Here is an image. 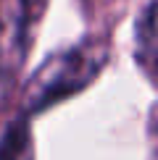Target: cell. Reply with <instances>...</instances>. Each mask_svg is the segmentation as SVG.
I'll return each instance as SVG.
<instances>
[{"instance_id":"4","label":"cell","mask_w":158,"mask_h":160,"mask_svg":"<svg viewBox=\"0 0 158 160\" xmlns=\"http://www.w3.org/2000/svg\"><path fill=\"white\" fill-rule=\"evenodd\" d=\"M153 26H155V13H153V3H148L140 24H137V55H140V63L148 76H153V58H155V29Z\"/></svg>"},{"instance_id":"1","label":"cell","mask_w":158,"mask_h":160,"mask_svg":"<svg viewBox=\"0 0 158 160\" xmlns=\"http://www.w3.org/2000/svg\"><path fill=\"white\" fill-rule=\"evenodd\" d=\"M105 61H108V48L100 39H84L69 50L50 55L26 84L21 97V113L32 116L74 92H82L103 71Z\"/></svg>"},{"instance_id":"5","label":"cell","mask_w":158,"mask_h":160,"mask_svg":"<svg viewBox=\"0 0 158 160\" xmlns=\"http://www.w3.org/2000/svg\"><path fill=\"white\" fill-rule=\"evenodd\" d=\"M11 82H13V74H8V71H5L3 66H0V105H3V95L8 92Z\"/></svg>"},{"instance_id":"2","label":"cell","mask_w":158,"mask_h":160,"mask_svg":"<svg viewBox=\"0 0 158 160\" xmlns=\"http://www.w3.org/2000/svg\"><path fill=\"white\" fill-rule=\"evenodd\" d=\"M45 3L48 0H0V66L8 74H16L24 63Z\"/></svg>"},{"instance_id":"3","label":"cell","mask_w":158,"mask_h":160,"mask_svg":"<svg viewBox=\"0 0 158 160\" xmlns=\"http://www.w3.org/2000/svg\"><path fill=\"white\" fill-rule=\"evenodd\" d=\"M26 113L0 116V160H34Z\"/></svg>"}]
</instances>
